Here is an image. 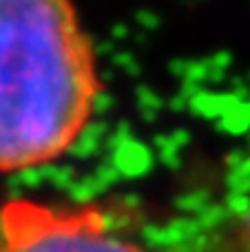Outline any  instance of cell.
<instances>
[{"instance_id":"obj_1","label":"cell","mask_w":250,"mask_h":252,"mask_svg":"<svg viewBox=\"0 0 250 252\" xmlns=\"http://www.w3.org/2000/svg\"><path fill=\"white\" fill-rule=\"evenodd\" d=\"M100 93L95 47L73 0H0V173L69 153Z\"/></svg>"},{"instance_id":"obj_2","label":"cell","mask_w":250,"mask_h":252,"mask_svg":"<svg viewBox=\"0 0 250 252\" xmlns=\"http://www.w3.org/2000/svg\"><path fill=\"white\" fill-rule=\"evenodd\" d=\"M0 252H149L111 230L95 206L53 208L31 199L0 206Z\"/></svg>"},{"instance_id":"obj_3","label":"cell","mask_w":250,"mask_h":252,"mask_svg":"<svg viewBox=\"0 0 250 252\" xmlns=\"http://www.w3.org/2000/svg\"><path fill=\"white\" fill-rule=\"evenodd\" d=\"M237 252H250V204L242 217V228L237 235Z\"/></svg>"}]
</instances>
